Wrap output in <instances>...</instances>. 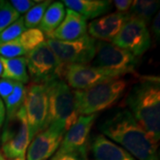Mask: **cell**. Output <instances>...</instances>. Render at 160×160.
Returning a JSON list of instances; mask_svg holds the SVG:
<instances>
[{"instance_id": "32", "label": "cell", "mask_w": 160, "mask_h": 160, "mask_svg": "<svg viewBox=\"0 0 160 160\" xmlns=\"http://www.w3.org/2000/svg\"><path fill=\"white\" fill-rule=\"evenodd\" d=\"M5 119H6V108H5L4 102L0 98V129L5 122Z\"/></svg>"}, {"instance_id": "26", "label": "cell", "mask_w": 160, "mask_h": 160, "mask_svg": "<svg viewBox=\"0 0 160 160\" xmlns=\"http://www.w3.org/2000/svg\"><path fill=\"white\" fill-rule=\"evenodd\" d=\"M28 52L21 46L16 39L0 44V55L1 57L11 59V58L23 57Z\"/></svg>"}, {"instance_id": "27", "label": "cell", "mask_w": 160, "mask_h": 160, "mask_svg": "<svg viewBox=\"0 0 160 160\" xmlns=\"http://www.w3.org/2000/svg\"><path fill=\"white\" fill-rule=\"evenodd\" d=\"M39 2L40 1H35V0H12L9 3L12 6V8L19 14H21L30 10L33 6H36Z\"/></svg>"}, {"instance_id": "33", "label": "cell", "mask_w": 160, "mask_h": 160, "mask_svg": "<svg viewBox=\"0 0 160 160\" xmlns=\"http://www.w3.org/2000/svg\"><path fill=\"white\" fill-rule=\"evenodd\" d=\"M0 160H6V158L4 157V155L1 151H0Z\"/></svg>"}, {"instance_id": "15", "label": "cell", "mask_w": 160, "mask_h": 160, "mask_svg": "<svg viewBox=\"0 0 160 160\" xmlns=\"http://www.w3.org/2000/svg\"><path fill=\"white\" fill-rule=\"evenodd\" d=\"M87 24L85 18L70 9L66 10L62 22L47 38L60 41H74L86 35Z\"/></svg>"}, {"instance_id": "28", "label": "cell", "mask_w": 160, "mask_h": 160, "mask_svg": "<svg viewBox=\"0 0 160 160\" xmlns=\"http://www.w3.org/2000/svg\"><path fill=\"white\" fill-rule=\"evenodd\" d=\"M15 84L16 82L12 80L6 78L0 79V98L6 99V97H8L13 91Z\"/></svg>"}, {"instance_id": "5", "label": "cell", "mask_w": 160, "mask_h": 160, "mask_svg": "<svg viewBox=\"0 0 160 160\" xmlns=\"http://www.w3.org/2000/svg\"><path fill=\"white\" fill-rule=\"evenodd\" d=\"M29 143V126L22 106L14 117L6 119L1 135L3 155L9 159L25 158Z\"/></svg>"}, {"instance_id": "18", "label": "cell", "mask_w": 160, "mask_h": 160, "mask_svg": "<svg viewBox=\"0 0 160 160\" xmlns=\"http://www.w3.org/2000/svg\"><path fill=\"white\" fill-rule=\"evenodd\" d=\"M0 61L3 66L2 78L10 79L21 84L29 83V75L27 71V63L25 57L7 59L0 56Z\"/></svg>"}, {"instance_id": "14", "label": "cell", "mask_w": 160, "mask_h": 160, "mask_svg": "<svg viewBox=\"0 0 160 160\" xmlns=\"http://www.w3.org/2000/svg\"><path fill=\"white\" fill-rule=\"evenodd\" d=\"M129 19L128 13L115 12L105 16L95 19L88 25L89 36L100 41H112Z\"/></svg>"}, {"instance_id": "24", "label": "cell", "mask_w": 160, "mask_h": 160, "mask_svg": "<svg viewBox=\"0 0 160 160\" xmlns=\"http://www.w3.org/2000/svg\"><path fill=\"white\" fill-rule=\"evenodd\" d=\"M26 30L24 19L20 17L0 33V44L16 39Z\"/></svg>"}, {"instance_id": "25", "label": "cell", "mask_w": 160, "mask_h": 160, "mask_svg": "<svg viewBox=\"0 0 160 160\" xmlns=\"http://www.w3.org/2000/svg\"><path fill=\"white\" fill-rule=\"evenodd\" d=\"M20 17V14L12 8L10 3L4 1L0 6V33Z\"/></svg>"}, {"instance_id": "30", "label": "cell", "mask_w": 160, "mask_h": 160, "mask_svg": "<svg viewBox=\"0 0 160 160\" xmlns=\"http://www.w3.org/2000/svg\"><path fill=\"white\" fill-rule=\"evenodd\" d=\"M118 12L127 13L132 6V1L131 0H115L112 2Z\"/></svg>"}, {"instance_id": "29", "label": "cell", "mask_w": 160, "mask_h": 160, "mask_svg": "<svg viewBox=\"0 0 160 160\" xmlns=\"http://www.w3.org/2000/svg\"><path fill=\"white\" fill-rule=\"evenodd\" d=\"M51 160H87V156L79 152H67V153H55Z\"/></svg>"}, {"instance_id": "2", "label": "cell", "mask_w": 160, "mask_h": 160, "mask_svg": "<svg viewBox=\"0 0 160 160\" xmlns=\"http://www.w3.org/2000/svg\"><path fill=\"white\" fill-rule=\"evenodd\" d=\"M126 105L137 123L155 142L160 139V78L142 76L126 96Z\"/></svg>"}, {"instance_id": "13", "label": "cell", "mask_w": 160, "mask_h": 160, "mask_svg": "<svg viewBox=\"0 0 160 160\" xmlns=\"http://www.w3.org/2000/svg\"><path fill=\"white\" fill-rule=\"evenodd\" d=\"M64 132L53 126L39 132L29 143L26 152L27 160H48L60 147Z\"/></svg>"}, {"instance_id": "9", "label": "cell", "mask_w": 160, "mask_h": 160, "mask_svg": "<svg viewBox=\"0 0 160 160\" xmlns=\"http://www.w3.org/2000/svg\"><path fill=\"white\" fill-rule=\"evenodd\" d=\"M46 45L64 65L88 64L95 54L96 40L89 35L74 41H60L47 38Z\"/></svg>"}, {"instance_id": "1", "label": "cell", "mask_w": 160, "mask_h": 160, "mask_svg": "<svg viewBox=\"0 0 160 160\" xmlns=\"http://www.w3.org/2000/svg\"><path fill=\"white\" fill-rule=\"evenodd\" d=\"M105 137L120 144L136 160H159L158 144L137 123L128 109H118L100 123Z\"/></svg>"}, {"instance_id": "8", "label": "cell", "mask_w": 160, "mask_h": 160, "mask_svg": "<svg viewBox=\"0 0 160 160\" xmlns=\"http://www.w3.org/2000/svg\"><path fill=\"white\" fill-rule=\"evenodd\" d=\"M29 131V140L46 128L48 117V99L45 84L31 83L25 87L23 102Z\"/></svg>"}, {"instance_id": "4", "label": "cell", "mask_w": 160, "mask_h": 160, "mask_svg": "<svg viewBox=\"0 0 160 160\" xmlns=\"http://www.w3.org/2000/svg\"><path fill=\"white\" fill-rule=\"evenodd\" d=\"M127 88L125 79H112L86 90L74 91L77 109L79 116L97 114L113 107L122 98Z\"/></svg>"}, {"instance_id": "3", "label": "cell", "mask_w": 160, "mask_h": 160, "mask_svg": "<svg viewBox=\"0 0 160 160\" xmlns=\"http://www.w3.org/2000/svg\"><path fill=\"white\" fill-rule=\"evenodd\" d=\"M45 85L48 99L46 127L53 126L65 133L79 117L74 90L62 78H54Z\"/></svg>"}, {"instance_id": "11", "label": "cell", "mask_w": 160, "mask_h": 160, "mask_svg": "<svg viewBox=\"0 0 160 160\" xmlns=\"http://www.w3.org/2000/svg\"><path fill=\"white\" fill-rule=\"evenodd\" d=\"M111 42L139 58L149 50L151 45L148 25L142 20L129 17Z\"/></svg>"}, {"instance_id": "36", "label": "cell", "mask_w": 160, "mask_h": 160, "mask_svg": "<svg viewBox=\"0 0 160 160\" xmlns=\"http://www.w3.org/2000/svg\"><path fill=\"white\" fill-rule=\"evenodd\" d=\"M3 3H4V1H2V0H0V6H1V5H2Z\"/></svg>"}, {"instance_id": "34", "label": "cell", "mask_w": 160, "mask_h": 160, "mask_svg": "<svg viewBox=\"0 0 160 160\" xmlns=\"http://www.w3.org/2000/svg\"><path fill=\"white\" fill-rule=\"evenodd\" d=\"M2 71H3V66H2V63L0 61V78H1V75H2Z\"/></svg>"}, {"instance_id": "6", "label": "cell", "mask_w": 160, "mask_h": 160, "mask_svg": "<svg viewBox=\"0 0 160 160\" xmlns=\"http://www.w3.org/2000/svg\"><path fill=\"white\" fill-rule=\"evenodd\" d=\"M29 78L34 84H46L49 81L62 78L64 64L55 56L46 42L29 52L26 56Z\"/></svg>"}, {"instance_id": "19", "label": "cell", "mask_w": 160, "mask_h": 160, "mask_svg": "<svg viewBox=\"0 0 160 160\" xmlns=\"http://www.w3.org/2000/svg\"><path fill=\"white\" fill-rule=\"evenodd\" d=\"M62 2L56 1L52 2L51 5L47 7L41 20L38 29L47 36L53 32L62 22L66 14V9Z\"/></svg>"}, {"instance_id": "31", "label": "cell", "mask_w": 160, "mask_h": 160, "mask_svg": "<svg viewBox=\"0 0 160 160\" xmlns=\"http://www.w3.org/2000/svg\"><path fill=\"white\" fill-rule=\"evenodd\" d=\"M151 29L153 31L156 39L159 40L160 38V13L159 12H158L155 15L153 22H152V26Z\"/></svg>"}, {"instance_id": "21", "label": "cell", "mask_w": 160, "mask_h": 160, "mask_svg": "<svg viewBox=\"0 0 160 160\" xmlns=\"http://www.w3.org/2000/svg\"><path fill=\"white\" fill-rule=\"evenodd\" d=\"M25 99V87L21 83H16L14 89L11 94L4 99L6 106V119H10L14 117L17 111L23 106Z\"/></svg>"}, {"instance_id": "7", "label": "cell", "mask_w": 160, "mask_h": 160, "mask_svg": "<svg viewBox=\"0 0 160 160\" xmlns=\"http://www.w3.org/2000/svg\"><path fill=\"white\" fill-rule=\"evenodd\" d=\"M139 58L112 43L96 41L92 66L124 76L135 73Z\"/></svg>"}, {"instance_id": "16", "label": "cell", "mask_w": 160, "mask_h": 160, "mask_svg": "<svg viewBox=\"0 0 160 160\" xmlns=\"http://www.w3.org/2000/svg\"><path fill=\"white\" fill-rule=\"evenodd\" d=\"M89 148L95 160H136L126 149L111 142L102 133L92 138Z\"/></svg>"}, {"instance_id": "23", "label": "cell", "mask_w": 160, "mask_h": 160, "mask_svg": "<svg viewBox=\"0 0 160 160\" xmlns=\"http://www.w3.org/2000/svg\"><path fill=\"white\" fill-rule=\"evenodd\" d=\"M52 1H40L30 10L27 12L24 19V25L26 29H35L41 22V20L44 16V13L46 11L47 7L51 5Z\"/></svg>"}, {"instance_id": "22", "label": "cell", "mask_w": 160, "mask_h": 160, "mask_svg": "<svg viewBox=\"0 0 160 160\" xmlns=\"http://www.w3.org/2000/svg\"><path fill=\"white\" fill-rule=\"evenodd\" d=\"M16 40L29 52L45 42V34L38 28L29 29H26Z\"/></svg>"}, {"instance_id": "20", "label": "cell", "mask_w": 160, "mask_h": 160, "mask_svg": "<svg viewBox=\"0 0 160 160\" xmlns=\"http://www.w3.org/2000/svg\"><path fill=\"white\" fill-rule=\"evenodd\" d=\"M159 7V1H146L135 0L132 1L128 11V15L131 18L142 20L148 25L153 15L157 13Z\"/></svg>"}, {"instance_id": "10", "label": "cell", "mask_w": 160, "mask_h": 160, "mask_svg": "<svg viewBox=\"0 0 160 160\" xmlns=\"http://www.w3.org/2000/svg\"><path fill=\"white\" fill-rule=\"evenodd\" d=\"M121 77V75L113 71L87 64L64 65L62 73V78L74 91L86 90L104 81L118 79Z\"/></svg>"}, {"instance_id": "35", "label": "cell", "mask_w": 160, "mask_h": 160, "mask_svg": "<svg viewBox=\"0 0 160 160\" xmlns=\"http://www.w3.org/2000/svg\"><path fill=\"white\" fill-rule=\"evenodd\" d=\"M10 160H25V158H14V159H10Z\"/></svg>"}, {"instance_id": "17", "label": "cell", "mask_w": 160, "mask_h": 160, "mask_svg": "<svg viewBox=\"0 0 160 160\" xmlns=\"http://www.w3.org/2000/svg\"><path fill=\"white\" fill-rule=\"evenodd\" d=\"M63 5L78 12L83 18L93 19L107 13L111 9L112 1L107 0H64Z\"/></svg>"}, {"instance_id": "12", "label": "cell", "mask_w": 160, "mask_h": 160, "mask_svg": "<svg viewBox=\"0 0 160 160\" xmlns=\"http://www.w3.org/2000/svg\"><path fill=\"white\" fill-rule=\"evenodd\" d=\"M97 114L79 116L73 126L63 135L60 147L55 153L79 152L87 156L90 132Z\"/></svg>"}]
</instances>
